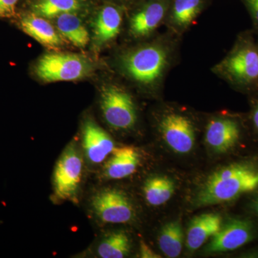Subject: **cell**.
I'll list each match as a JSON object with an SVG mask.
<instances>
[{"mask_svg": "<svg viewBox=\"0 0 258 258\" xmlns=\"http://www.w3.org/2000/svg\"><path fill=\"white\" fill-rule=\"evenodd\" d=\"M258 186V173L244 164H232L212 174L199 191L198 207L230 202Z\"/></svg>", "mask_w": 258, "mask_h": 258, "instance_id": "6da1fadb", "label": "cell"}, {"mask_svg": "<svg viewBox=\"0 0 258 258\" xmlns=\"http://www.w3.org/2000/svg\"><path fill=\"white\" fill-rule=\"evenodd\" d=\"M83 154L73 142L64 149L52 176V198L57 202L77 203L83 176Z\"/></svg>", "mask_w": 258, "mask_h": 258, "instance_id": "7a4b0ae2", "label": "cell"}, {"mask_svg": "<svg viewBox=\"0 0 258 258\" xmlns=\"http://www.w3.org/2000/svg\"><path fill=\"white\" fill-rule=\"evenodd\" d=\"M88 210L91 216L101 224H128L136 217L133 203L128 195L115 188L96 190L90 198Z\"/></svg>", "mask_w": 258, "mask_h": 258, "instance_id": "3957f363", "label": "cell"}, {"mask_svg": "<svg viewBox=\"0 0 258 258\" xmlns=\"http://www.w3.org/2000/svg\"><path fill=\"white\" fill-rule=\"evenodd\" d=\"M92 70V64L86 57L71 53L45 54L35 67L37 77L49 83L83 79Z\"/></svg>", "mask_w": 258, "mask_h": 258, "instance_id": "277c9868", "label": "cell"}, {"mask_svg": "<svg viewBox=\"0 0 258 258\" xmlns=\"http://www.w3.org/2000/svg\"><path fill=\"white\" fill-rule=\"evenodd\" d=\"M167 60V52L164 49L150 45L128 52L122 59V66L134 81L151 85L161 77Z\"/></svg>", "mask_w": 258, "mask_h": 258, "instance_id": "5b68a950", "label": "cell"}, {"mask_svg": "<svg viewBox=\"0 0 258 258\" xmlns=\"http://www.w3.org/2000/svg\"><path fill=\"white\" fill-rule=\"evenodd\" d=\"M101 108L106 123L116 130H129L137 123V108L132 96L117 86L103 88Z\"/></svg>", "mask_w": 258, "mask_h": 258, "instance_id": "8992f818", "label": "cell"}, {"mask_svg": "<svg viewBox=\"0 0 258 258\" xmlns=\"http://www.w3.org/2000/svg\"><path fill=\"white\" fill-rule=\"evenodd\" d=\"M220 71L234 82L250 84L258 81V50L252 45H241L222 61Z\"/></svg>", "mask_w": 258, "mask_h": 258, "instance_id": "52a82bcc", "label": "cell"}, {"mask_svg": "<svg viewBox=\"0 0 258 258\" xmlns=\"http://www.w3.org/2000/svg\"><path fill=\"white\" fill-rule=\"evenodd\" d=\"M159 130L166 144L177 154H188L195 143V128L191 120L179 113L164 115L159 123Z\"/></svg>", "mask_w": 258, "mask_h": 258, "instance_id": "ba28073f", "label": "cell"}, {"mask_svg": "<svg viewBox=\"0 0 258 258\" xmlns=\"http://www.w3.org/2000/svg\"><path fill=\"white\" fill-rule=\"evenodd\" d=\"M83 151L88 164L97 166L104 163L114 150L111 137L93 120H87L83 127Z\"/></svg>", "mask_w": 258, "mask_h": 258, "instance_id": "9c48e42d", "label": "cell"}, {"mask_svg": "<svg viewBox=\"0 0 258 258\" xmlns=\"http://www.w3.org/2000/svg\"><path fill=\"white\" fill-rule=\"evenodd\" d=\"M252 226L249 222L242 220H232L222 225L220 231L210 241L206 252H228L240 248L252 240Z\"/></svg>", "mask_w": 258, "mask_h": 258, "instance_id": "30bf717a", "label": "cell"}, {"mask_svg": "<svg viewBox=\"0 0 258 258\" xmlns=\"http://www.w3.org/2000/svg\"><path fill=\"white\" fill-rule=\"evenodd\" d=\"M140 164L138 150L133 147H115L104 162L102 176L106 179H121L132 175Z\"/></svg>", "mask_w": 258, "mask_h": 258, "instance_id": "8fae6325", "label": "cell"}, {"mask_svg": "<svg viewBox=\"0 0 258 258\" xmlns=\"http://www.w3.org/2000/svg\"><path fill=\"white\" fill-rule=\"evenodd\" d=\"M240 129L234 120L217 118L210 120L206 128L205 141L213 152H228L238 142Z\"/></svg>", "mask_w": 258, "mask_h": 258, "instance_id": "7c38bea8", "label": "cell"}, {"mask_svg": "<svg viewBox=\"0 0 258 258\" xmlns=\"http://www.w3.org/2000/svg\"><path fill=\"white\" fill-rule=\"evenodd\" d=\"M222 225V217L219 214L205 213L194 217L186 232V247L191 252L200 248L216 235Z\"/></svg>", "mask_w": 258, "mask_h": 258, "instance_id": "4fadbf2b", "label": "cell"}, {"mask_svg": "<svg viewBox=\"0 0 258 258\" xmlns=\"http://www.w3.org/2000/svg\"><path fill=\"white\" fill-rule=\"evenodd\" d=\"M166 3L153 2L139 10L131 19L130 32L134 37H145L152 33L164 20Z\"/></svg>", "mask_w": 258, "mask_h": 258, "instance_id": "5bb4252c", "label": "cell"}, {"mask_svg": "<svg viewBox=\"0 0 258 258\" xmlns=\"http://www.w3.org/2000/svg\"><path fill=\"white\" fill-rule=\"evenodd\" d=\"M132 249V240L126 232L115 230L107 232L95 247V255L101 258L127 257Z\"/></svg>", "mask_w": 258, "mask_h": 258, "instance_id": "9a60e30c", "label": "cell"}, {"mask_svg": "<svg viewBox=\"0 0 258 258\" xmlns=\"http://www.w3.org/2000/svg\"><path fill=\"white\" fill-rule=\"evenodd\" d=\"M122 23L121 13L115 7L102 8L94 23L95 42L98 45L111 41L118 35Z\"/></svg>", "mask_w": 258, "mask_h": 258, "instance_id": "2e32d148", "label": "cell"}, {"mask_svg": "<svg viewBox=\"0 0 258 258\" xmlns=\"http://www.w3.org/2000/svg\"><path fill=\"white\" fill-rule=\"evenodd\" d=\"M22 30L37 42L49 47L62 44L60 35L48 21L37 15H28L20 22Z\"/></svg>", "mask_w": 258, "mask_h": 258, "instance_id": "e0dca14e", "label": "cell"}, {"mask_svg": "<svg viewBox=\"0 0 258 258\" xmlns=\"http://www.w3.org/2000/svg\"><path fill=\"white\" fill-rule=\"evenodd\" d=\"M57 30L61 35L73 45L79 47L86 46L89 42V34L82 20L74 13H64L57 17Z\"/></svg>", "mask_w": 258, "mask_h": 258, "instance_id": "ac0fdd59", "label": "cell"}, {"mask_svg": "<svg viewBox=\"0 0 258 258\" xmlns=\"http://www.w3.org/2000/svg\"><path fill=\"white\" fill-rule=\"evenodd\" d=\"M158 243L166 257H179L183 248L184 232L181 222L176 220L166 224L159 233Z\"/></svg>", "mask_w": 258, "mask_h": 258, "instance_id": "d6986e66", "label": "cell"}, {"mask_svg": "<svg viewBox=\"0 0 258 258\" xmlns=\"http://www.w3.org/2000/svg\"><path fill=\"white\" fill-rule=\"evenodd\" d=\"M175 184L166 176H153L147 180L144 186L146 201L154 207L161 206L167 203L174 195Z\"/></svg>", "mask_w": 258, "mask_h": 258, "instance_id": "ffe728a7", "label": "cell"}, {"mask_svg": "<svg viewBox=\"0 0 258 258\" xmlns=\"http://www.w3.org/2000/svg\"><path fill=\"white\" fill-rule=\"evenodd\" d=\"M203 5V0H174L171 10L173 23L179 28H186L200 14Z\"/></svg>", "mask_w": 258, "mask_h": 258, "instance_id": "44dd1931", "label": "cell"}, {"mask_svg": "<svg viewBox=\"0 0 258 258\" xmlns=\"http://www.w3.org/2000/svg\"><path fill=\"white\" fill-rule=\"evenodd\" d=\"M80 8L79 0H40L34 6V10L42 18H53L64 13H75Z\"/></svg>", "mask_w": 258, "mask_h": 258, "instance_id": "7402d4cb", "label": "cell"}, {"mask_svg": "<svg viewBox=\"0 0 258 258\" xmlns=\"http://www.w3.org/2000/svg\"><path fill=\"white\" fill-rule=\"evenodd\" d=\"M19 0H0V17H9L15 13Z\"/></svg>", "mask_w": 258, "mask_h": 258, "instance_id": "603a6c76", "label": "cell"}, {"mask_svg": "<svg viewBox=\"0 0 258 258\" xmlns=\"http://www.w3.org/2000/svg\"><path fill=\"white\" fill-rule=\"evenodd\" d=\"M141 257L144 258H159L160 255L155 253L144 241H141L140 244Z\"/></svg>", "mask_w": 258, "mask_h": 258, "instance_id": "cb8c5ba5", "label": "cell"}, {"mask_svg": "<svg viewBox=\"0 0 258 258\" xmlns=\"http://www.w3.org/2000/svg\"><path fill=\"white\" fill-rule=\"evenodd\" d=\"M246 2L248 5L254 20L258 24V0H246Z\"/></svg>", "mask_w": 258, "mask_h": 258, "instance_id": "d4e9b609", "label": "cell"}, {"mask_svg": "<svg viewBox=\"0 0 258 258\" xmlns=\"http://www.w3.org/2000/svg\"><path fill=\"white\" fill-rule=\"evenodd\" d=\"M252 120H253V123L256 128L258 129V103L255 109H254L253 115H252Z\"/></svg>", "mask_w": 258, "mask_h": 258, "instance_id": "484cf974", "label": "cell"}, {"mask_svg": "<svg viewBox=\"0 0 258 258\" xmlns=\"http://www.w3.org/2000/svg\"><path fill=\"white\" fill-rule=\"evenodd\" d=\"M254 210H255L256 212H257V214L258 215V198H257V200H255V202H254Z\"/></svg>", "mask_w": 258, "mask_h": 258, "instance_id": "4316f807", "label": "cell"}]
</instances>
